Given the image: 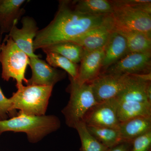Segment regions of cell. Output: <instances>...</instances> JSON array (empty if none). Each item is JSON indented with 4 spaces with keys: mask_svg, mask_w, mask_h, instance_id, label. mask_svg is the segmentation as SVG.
<instances>
[{
    "mask_svg": "<svg viewBox=\"0 0 151 151\" xmlns=\"http://www.w3.org/2000/svg\"><path fill=\"white\" fill-rule=\"evenodd\" d=\"M108 15L80 13L73 9L70 1H59L54 18L46 27L38 31L33 42L34 50L58 42L70 41L103 24Z\"/></svg>",
    "mask_w": 151,
    "mask_h": 151,
    "instance_id": "cell-1",
    "label": "cell"
},
{
    "mask_svg": "<svg viewBox=\"0 0 151 151\" xmlns=\"http://www.w3.org/2000/svg\"><path fill=\"white\" fill-rule=\"evenodd\" d=\"M60 125L55 115L35 116L19 111L11 119L0 121V135L7 132L24 133L29 142L34 144L58 130Z\"/></svg>",
    "mask_w": 151,
    "mask_h": 151,
    "instance_id": "cell-2",
    "label": "cell"
},
{
    "mask_svg": "<svg viewBox=\"0 0 151 151\" xmlns=\"http://www.w3.org/2000/svg\"><path fill=\"white\" fill-rule=\"evenodd\" d=\"M29 61L27 55L18 47L8 35H6L0 48L2 78L6 81L11 78L16 80L17 88L23 85V82L26 84L25 72Z\"/></svg>",
    "mask_w": 151,
    "mask_h": 151,
    "instance_id": "cell-3",
    "label": "cell"
},
{
    "mask_svg": "<svg viewBox=\"0 0 151 151\" xmlns=\"http://www.w3.org/2000/svg\"><path fill=\"white\" fill-rule=\"evenodd\" d=\"M10 97L14 111L28 115H45L53 87L35 85L20 86Z\"/></svg>",
    "mask_w": 151,
    "mask_h": 151,
    "instance_id": "cell-4",
    "label": "cell"
},
{
    "mask_svg": "<svg viewBox=\"0 0 151 151\" xmlns=\"http://www.w3.org/2000/svg\"><path fill=\"white\" fill-rule=\"evenodd\" d=\"M69 79L70 84L67 89L70 99L62 113L66 125L74 129L76 124L83 121L89 109L97 103L90 83L79 84L73 78L69 77Z\"/></svg>",
    "mask_w": 151,
    "mask_h": 151,
    "instance_id": "cell-5",
    "label": "cell"
},
{
    "mask_svg": "<svg viewBox=\"0 0 151 151\" xmlns=\"http://www.w3.org/2000/svg\"><path fill=\"white\" fill-rule=\"evenodd\" d=\"M114 27L137 31L151 37V14L126 6H116L111 14Z\"/></svg>",
    "mask_w": 151,
    "mask_h": 151,
    "instance_id": "cell-6",
    "label": "cell"
},
{
    "mask_svg": "<svg viewBox=\"0 0 151 151\" xmlns=\"http://www.w3.org/2000/svg\"><path fill=\"white\" fill-rule=\"evenodd\" d=\"M101 73L116 75L151 74V52H129Z\"/></svg>",
    "mask_w": 151,
    "mask_h": 151,
    "instance_id": "cell-7",
    "label": "cell"
},
{
    "mask_svg": "<svg viewBox=\"0 0 151 151\" xmlns=\"http://www.w3.org/2000/svg\"><path fill=\"white\" fill-rule=\"evenodd\" d=\"M119 103L116 98L97 103L87 111L82 122L87 126L119 129Z\"/></svg>",
    "mask_w": 151,
    "mask_h": 151,
    "instance_id": "cell-8",
    "label": "cell"
},
{
    "mask_svg": "<svg viewBox=\"0 0 151 151\" xmlns=\"http://www.w3.org/2000/svg\"><path fill=\"white\" fill-rule=\"evenodd\" d=\"M127 75L101 73L89 82L97 103L116 98L124 88Z\"/></svg>",
    "mask_w": 151,
    "mask_h": 151,
    "instance_id": "cell-9",
    "label": "cell"
},
{
    "mask_svg": "<svg viewBox=\"0 0 151 151\" xmlns=\"http://www.w3.org/2000/svg\"><path fill=\"white\" fill-rule=\"evenodd\" d=\"M104 22L70 41L80 45L84 51H92L104 48L114 31L111 15Z\"/></svg>",
    "mask_w": 151,
    "mask_h": 151,
    "instance_id": "cell-10",
    "label": "cell"
},
{
    "mask_svg": "<svg viewBox=\"0 0 151 151\" xmlns=\"http://www.w3.org/2000/svg\"><path fill=\"white\" fill-rule=\"evenodd\" d=\"M21 22V28H18L15 25L8 35L29 58L40 57V55L35 53L33 49L34 40L39 30L36 22L32 17L25 16L22 18Z\"/></svg>",
    "mask_w": 151,
    "mask_h": 151,
    "instance_id": "cell-11",
    "label": "cell"
},
{
    "mask_svg": "<svg viewBox=\"0 0 151 151\" xmlns=\"http://www.w3.org/2000/svg\"><path fill=\"white\" fill-rule=\"evenodd\" d=\"M151 84V73L147 75L127 74L124 88L116 97L118 103L134 101L151 104L147 96V89Z\"/></svg>",
    "mask_w": 151,
    "mask_h": 151,
    "instance_id": "cell-12",
    "label": "cell"
},
{
    "mask_svg": "<svg viewBox=\"0 0 151 151\" xmlns=\"http://www.w3.org/2000/svg\"><path fill=\"white\" fill-rule=\"evenodd\" d=\"M29 65L32 76L27 79L26 85H35L53 87L65 77V73L52 67L40 57L29 58Z\"/></svg>",
    "mask_w": 151,
    "mask_h": 151,
    "instance_id": "cell-13",
    "label": "cell"
},
{
    "mask_svg": "<svg viewBox=\"0 0 151 151\" xmlns=\"http://www.w3.org/2000/svg\"><path fill=\"white\" fill-rule=\"evenodd\" d=\"M104 49L105 47L95 51H84L78 67V76L76 79H74L78 84L89 83L100 75L102 70Z\"/></svg>",
    "mask_w": 151,
    "mask_h": 151,
    "instance_id": "cell-14",
    "label": "cell"
},
{
    "mask_svg": "<svg viewBox=\"0 0 151 151\" xmlns=\"http://www.w3.org/2000/svg\"><path fill=\"white\" fill-rule=\"evenodd\" d=\"M25 0H0V35L8 33L25 12Z\"/></svg>",
    "mask_w": 151,
    "mask_h": 151,
    "instance_id": "cell-15",
    "label": "cell"
},
{
    "mask_svg": "<svg viewBox=\"0 0 151 151\" xmlns=\"http://www.w3.org/2000/svg\"><path fill=\"white\" fill-rule=\"evenodd\" d=\"M129 52L125 38L114 30L105 47L101 73Z\"/></svg>",
    "mask_w": 151,
    "mask_h": 151,
    "instance_id": "cell-16",
    "label": "cell"
},
{
    "mask_svg": "<svg viewBox=\"0 0 151 151\" xmlns=\"http://www.w3.org/2000/svg\"><path fill=\"white\" fill-rule=\"evenodd\" d=\"M118 129L123 142H132L151 132V116L137 117L120 122Z\"/></svg>",
    "mask_w": 151,
    "mask_h": 151,
    "instance_id": "cell-17",
    "label": "cell"
},
{
    "mask_svg": "<svg viewBox=\"0 0 151 151\" xmlns=\"http://www.w3.org/2000/svg\"><path fill=\"white\" fill-rule=\"evenodd\" d=\"M70 4L76 12L92 16L111 14L115 8L112 1L108 0H76Z\"/></svg>",
    "mask_w": 151,
    "mask_h": 151,
    "instance_id": "cell-18",
    "label": "cell"
},
{
    "mask_svg": "<svg viewBox=\"0 0 151 151\" xmlns=\"http://www.w3.org/2000/svg\"><path fill=\"white\" fill-rule=\"evenodd\" d=\"M114 29L125 38L130 52H151L150 37L137 31L115 27Z\"/></svg>",
    "mask_w": 151,
    "mask_h": 151,
    "instance_id": "cell-19",
    "label": "cell"
},
{
    "mask_svg": "<svg viewBox=\"0 0 151 151\" xmlns=\"http://www.w3.org/2000/svg\"><path fill=\"white\" fill-rule=\"evenodd\" d=\"M118 119L120 122L139 117L151 116V104L149 103L124 101L119 103Z\"/></svg>",
    "mask_w": 151,
    "mask_h": 151,
    "instance_id": "cell-20",
    "label": "cell"
},
{
    "mask_svg": "<svg viewBox=\"0 0 151 151\" xmlns=\"http://www.w3.org/2000/svg\"><path fill=\"white\" fill-rule=\"evenodd\" d=\"M42 50L44 52H56L77 64L80 63L84 52L82 47L70 41L58 42L46 47Z\"/></svg>",
    "mask_w": 151,
    "mask_h": 151,
    "instance_id": "cell-21",
    "label": "cell"
},
{
    "mask_svg": "<svg viewBox=\"0 0 151 151\" xmlns=\"http://www.w3.org/2000/svg\"><path fill=\"white\" fill-rule=\"evenodd\" d=\"M86 127L91 135L108 148L123 142L118 129L94 126Z\"/></svg>",
    "mask_w": 151,
    "mask_h": 151,
    "instance_id": "cell-22",
    "label": "cell"
},
{
    "mask_svg": "<svg viewBox=\"0 0 151 151\" xmlns=\"http://www.w3.org/2000/svg\"><path fill=\"white\" fill-rule=\"evenodd\" d=\"M74 129L77 131L81 140V151H107L109 149L90 134L82 121L76 124Z\"/></svg>",
    "mask_w": 151,
    "mask_h": 151,
    "instance_id": "cell-23",
    "label": "cell"
},
{
    "mask_svg": "<svg viewBox=\"0 0 151 151\" xmlns=\"http://www.w3.org/2000/svg\"><path fill=\"white\" fill-rule=\"evenodd\" d=\"M45 53L46 55L47 62L50 66L55 68H60L68 73L69 77L76 79L79 67L78 64L56 52H46Z\"/></svg>",
    "mask_w": 151,
    "mask_h": 151,
    "instance_id": "cell-24",
    "label": "cell"
},
{
    "mask_svg": "<svg viewBox=\"0 0 151 151\" xmlns=\"http://www.w3.org/2000/svg\"><path fill=\"white\" fill-rule=\"evenodd\" d=\"M17 111L13 108L10 98H7L4 94L0 87V121L6 120L8 116H16Z\"/></svg>",
    "mask_w": 151,
    "mask_h": 151,
    "instance_id": "cell-25",
    "label": "cell"
},
{
    "mask_svg": "<svg viewBox=\"0 0 151 151\" xmlns=\"http://www.w3.org/2000/svg\"><path fill=\"white\" fill-rule=\"evenodd\" d=\"M151 131L136 138L132 142L129 151H151Z\"/></svg>",
    "mask_w": 151,
    "mask_h": 151,
    "instance_id": "cell-26",
    "label": "cell"
},
{
    "mask_svg": "<svg viewBox=\"0 0 151 151\" xmlns=\"http://www.w3.org/2000/svg\"><path fill=\"white\" fill-rule=\"evenodd\" d=\"M132 146V142H122L107 151H129Z\"/></svg>",
    "mask_w": 151,
    "mask_h": 151,
    "instance_id": "cell-27",
    "label": "cell"
},
{
    "mask_svg": "<svg viewBox=\"0 0 151 151\" xmlns=\"http://www.w3.org/2000/svg\"><path fill=\"white\" fill-rule=\"evenodd\" d=\"M2 42V35H0V48H1Z\"/></svg>",
    "mask_w": 151,
    "mask_h": 151,
    "instance_id": "cell-28",
    "label": "cell"
}]
</instances>
